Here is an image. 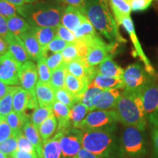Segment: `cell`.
Listing matches in <instances>:
<instances>
[{
    "label": "cell",
    "mask_w": 158,
    "mask_h": 158,
    "mask_svg": "<svg viewBox=\"0 0 158 158\" xmlns=\"http://www.w3.org/2000/svg\"><path fill=\"white\" fill-rule=\"evenodd\" d=\"M52 109L56 120H58V131L57 132H63L70 127V108L56 100L53 105Z\"/></svg>",
    "instance_id": "7402d4cb"
},
{
    "label": "cell",
    "mask_w": 158,
    "mask_h": 158,
    "mask_svg": "<svg viewBox=\"0 0 158 158\" xmlns=\"http://www.w3.org/2000/svg\"><path fill=\"white\" fill-rule=\"evenodd\" d=\"M139 92L149 122L158 121V85L152 82L141 89Z\"/></svg>",
    "instance_id": "30bf717a"
},
{
    "label": "cell",
    "mask_w": 158,
    "mask_h": 158,
    "mask_svg": "<svg viewBox=\"0 0 158 158\" xmlns=\"http://www.w3.org/2000/svg\"><path fill=\"white\" fill-rule=\"evenodd\" d=\"M73 158H78V157H76V156H75V157H73Z\"/></svg>",
    "instance_id": "be15d7a7"
},
{
    "label": "cell",
    "mask_w": 158,
    "mask_h": 158,
    "mask_svg": "<svg viewBox=\"0 0 158 158\" xmlns=\"http://www.w3.org/2000/svg\"><path fill=\"white\" fill-rule=\"evenodd\" d=\"M10 33L9 31L8 27H7V20L5 17L0 15V36L3 37L4 38H6Z\"/></svg>",
    "instance_id": "f5cc1de1"
},
{
    "label": "cell",
    "mask_w": 158,
    "mask_h": 158,
    "mask_svg": "<svg viewBox=\"0 0 158 158\" xmlns=\"http://www.w3.org/2000/svg\"><path fill=\"white\" fill-rule=\"evenodd\" d=\"M85 15L84 13L76 7L67 6L63 11L61 24L74 33L81 25Z\"/></svg>",
    "instance_id": "2e32d148"
},
{
    "label": "cell",
    "mask_w": 158,
    "mask_h": 158,
    "mask_svg": "<svg viewBox=\"0 0 158 158\" xmlns=\"http://www.w3.org/2000/svg\"><path fill=\"white\" fill-rule=\"evenodd\" d=\"M53 113L52 107H37L31 114V123L38 129L40 124Z\"/></svg>",
    "instance_id": "8d00e7d4"
},
{
    "label": "cell",
    "mask_w": 158,
    "mask_h": 158,
    "mask_svg": "<svg viewBox=\"0 0 158 158\" xmlns=\"http://www.w3.org/2000/svg\"><path fill=\"white\" fill-rule=\"evenodd\" d=\"M76 38H83V37H87L94 36L98 35L97 31L93 27V25L89 21L87 17L85 15L83 19V21L77 30L74 32Z\"/></svg>",
    "instance_id": "74e56055"
},
{
    "label": "cell",
    "mask_w": 158,
    "mask_h": 158,
    "mask_svg": "<svg viewBox=\"0 0 158 158\" xmlns=\"http://www.w3.org/2000/svg\"><path fill=\"white\" fill-rule=\"evenodd\" d=\"M5 40L8 44V51L18 62L23 64L30 59L22 40L19 36L10 32Z\"/></svg>",
    "instance_id": "ac0fdd59"
},
{
    "label": "cell",
    "mask_w": 158,
    "mask_h": 158,
    "mask_svg": "<svg viewBox=\"0 0 158 158\" xmlns=\"http://www.w3.org/2000/svg\"><path fill=\"white\" fill-rule=\"evenodd\" d=\"M69 43L56 36L45 48H43V56L46 58L49 55L60 53L68 46Z\"/></svg>",
    "instance_id": "d590c367"
},
{
    "label": "cell",
    "mask_w": 158,
    "mask_h": 158,
    "mask_svg": "<svg viewBox=\"0 0 158 158\" xmlns=\"http://www.w3.org/2000/svg\"><path fill=\"white\" fill-rule=\"evenodd\" d=\"M75 43H76L77 51H78V58L79 59L86 58V56H87L89 53V48L87 46V45L78 39H76Z\"/></svg>",
    "instance_id": "f907efd6"
},
{
    "label": "cell",
    "mask_w": 158,
    "mask_h": 158,
    "mask_svg": "<svg viewBox=\"0 0 158 158\" xmlns=\"http://www.w3.org/2000/svg\"><path fill=\"white\" fill-rule=\"evenodd\" d=\"M0 158H8V156L0 152Z\"/></svg>",
    "instance_id": "91938a15"
},
{
    "label": "cell",
    "mask_w": 158,
    "mask_h": 158,
    "mask_svg": "<svg viewBox=\"0 0 158 158\" xmlns=\"http://www.w3.org/2000/svg\"><path fill=\"white\" fill-rule=\"evenodd\" d=\"M57 120L54 113L51 114L38 128V132L40 135L43 142H45L50 139V138L54 135L57 130Z\"/></svg>",
    "instance_id": "1f68e13d"
},
{
    "label": "cell",
    "mask_w": 158,
    "mask_h": 158,
    "mask_svg": "<svg viewBox=\"0 0 158 158\" xmlns=\"http://www.w3.org/2000/svg\"><path fill=\"white\" fill-rule=\"evenodd\" d=\"M35 92L37 102L40 107H52L56 98L55 90L50 84L37 81Z\"/></svg>",
    "instance_id": "e0dca14e"
},
{
    "label": "cell",
    "mask_w": 158,
    "mask_h": 158,
    "mask_svg": "<svg viewBox=\"0 0 158 158\" xmlns=\"http://www.w3.org/2000/svg\"><path fill=\"white\" fill-rule=\"evenodd\" d=\"M20 84L23 89L29 92H35V86L38 80L37 67L32 60L23 63L19 70Z\"/></svg>",
    "instance_id": "8fae6325"
},
{
    "label": "cell",
    "mask_w": 158,
    "mask_h": 158,
    "mask_svg": "<svg viewBox=\"0 0 158 158\" xmlns=\"http://www.w3.org/2000/svg\"><path fill=\"white\" fill-rule=\"evenodd\" d=\"M92 84L102 90L110 89H124V83L122 78L116 77H108L96 74L93 80L92 81Z\"/></svg>",
    "instance_id": "484cf974"
},
{
    "label": "cell",
    "mask_w": 158,
    "mask_h": 158,
    "mask_svg": "<svg viewBox=\"0 0 158 158\" xmlns=\"http://www.w3.org/2000/svg\"><path fill=\"white\" fill-rule=\"evenodd\" d=\"M37 72H38V81H40L44 84H50L51 71L48 68V65L46 64L45 58L40 59L37 62Z\"/></svg>",
    "instance_id": "ab89813d"
},
{
    "label": "cell",
    "mask_w": 158,
    "mask_h": 158,
    "mask_svg": "<svg viewBox=\"0 0 158 158\" xmlns=\"http://www.w3.org/2000/svg\"><path fill=\"white\" fill-rule=\"evenodd\" d=\"M124 90L140 91L152 81L149 73L138 63L130 64L124 70Z\"/></svg>",
    "instance_id": "52a82bcc"
},
{
    "label": "cell",
    "mask_w": 158,
    "mask_h": 158,
    "mask_svg": "<svg viewBox=\"0 0 158 158\" xmlns=\"http://www.w3.org/2000/svg\"><path fill=\"white\" fill-rule=\"evenodd\" d=\"M18 149L28 153L37 154L35 147H33L32 144L29 142L27 137L24 135H23V134H21L18 138Z\"/></svg>",
    "instance_id": "bcb514c9"
},
{
    "label": "cell",
    "mask_w": 158,
    "mask_h": 158,
    "mask_svg": "<svg viewBox=\"0 0 158 158\" xmlns=\"http://www.w3.org/2000/svg\"><path fill=\"white\" fill-rule=\"evenodd\" d=\"M61 53H62V55L63 63L64 64H68V63L72 62V61L79 59L78 51H77L76 45L75 42L69 43L68 46Z\"/></svg>",
    "instance_id": "b9f144b4"
},
{
    "label": "cell",
    "mask_w": 158,
    "mask_h": 158,
    "mask_svg": "<svg viewBox=\"0 0 158 158\" xmlns=\"http://www.w3.org/2000/svg\"><path fill=\"white\" fill-rule=\"evenodd\" d=\"M82 148L101 158L122 157L120 142L116 137L114 130H84Z\"/></svg>",
    "instance_id": "277c9868"
},
{
    "label": "cell",
    "mask_w": 158,
    "mask_h": 158,
    "mask_svg": "<svg viewBox=\"0 0 158 158\" xmlns=\"http://www.w3.org/2000/svg\"><path fill=\"white\" fill-rule=\"evenodd\" d=\"M18 13L31 27H54L61 23L64 8L60 0H38L17 7Z\"/></svg>",
    "instance_id": "6da1fadb"
},
{
    "label": "cell",
    "mask_w": 158,
    "mask_h": 158,
    "mask_svg": "<svg viewBox=\"0 0 158 158\" xmlns=\"http://www.w3.org/2000/svg\"><path fill=\"white\" fill-rule=\"evenodd\" d=\"M18 149V138L12 135L5 141L0 143V152L10 156Z\"/></svg>",
    "instance_id": "60d3db41"
},
{
    "label": "cell",
    "mask_w": 158,
    "mask_h": 158,
    "mask_svg": "<svg viewBox=\"0 0 158 158\" xmlns=\"http://www.w3.org/2000/svg\"><path fill=\"white\" fill-rule=\"evenodd\" d=\"M62 3L68 5V6H72L81 10L84 13V7L86 4V0H60Z\"/></svg>",
    "instance_id": "816d5d0a"
},
{
    "label": "cell",
    "mask_w": 158,
    "mask_h": 158,
    "mask_svg": "<svg viewBox=\"0 0 158 158\" xmlns=\"http://www.w3.org/2000/svg\"><path fill=\"white\" fill-rule=\"evenodd\" d=\"M76 157L78 158H101L95 155L94 154L87 151V150L84 149V148H81V149L79 150Z\"/></svg>",
    "instance_id": "11a10c76"
},
{
    "label": "cell",
    "mask_w": 158,
    "mask_h": 158,
    "mask_svg": "<svg viewBox=\"0 0 158 158\" xmlns=\"http://www.w3.org/2000/svg\"><path fill=\"white\" fill-rule=\"evenodd\" d=\"M31 29L42 48H45L56 36V28H54V27H31Z\"/></svg>",
    "instance_id": "83f0119b"
},
{
    "label": "cell",
    "mask_w": 158,
    "mask_h": 158,
    "mask_svg": "<svg viewBox=\"0 0 158 158\" xmlns=\"http://www.w3.org/2000/svg\"><path fill=\"white\" fill-rule=\"evenodd\" d=\"M56 36L69 43L76 42L77 39L73 31L69 30L68 28H66L61 23L56 27Z\"/></svg>",
    "instance_id": "ee69618b"
},
{
    "label": "cell",
    "mask_w": 158,
    "mask_h": 158,
    "mask_svg": "<svg viewBox=\"0 0 158 158\" xmlns=\"http://www.w3.org/2000/svg\"><path fill=\"white\" fill-rule=\"evenodd\" d=\"M121 93L118 89L102 90L97 100L94 110H113Z\"/></svg>",
    "instance_id": "d6986e66"
},
{
    "label": "cell",
    "mask_w": 158,
    "mask_h": 158,
    "mask_svg": "<svg viewBox=\"0 0 158 158\" xmlns=\"http://www.w3.org/2000/svg\"><path fill=\"white\" fill-rule=\"evenodd\" d=\"M152 141L156 157L158 158V121L151 122Z\"/></svg>",
    "instance_id": "681fc988"
},
{
    "label": "cell",
    "mask_w": 158,
    "mask_h": 158,
    "mask_svg": "<svg viewBox=\"0 0 158 158\" xmlns=\"http://www.w3.org/2000/svg\"><path fill=\"white\" fill-rule=\"evenodd\" d=\"M102 89L94 86L92 83L89 84L88 88L85 91L84 93L81 97L79 102H81L83 104L87 107L89 110H93L94 109L96 101L98 98L101 94Z\"/></svg>",
    "instance_id": "d6a6232c"
},
{
    "label": "cell",
    "mask_w": 158,
    "mask_h": 158,
    "mask_svg": "<svg viewBox=\"0 0 158 158\" xmlns=\"http://www.w3.org/2000/svg\"><path fill=\"white\" fill-rule=\"evenodd\" d=\"M23 135L27 137L29 142L32 144L36 151L37 155L38 158H42V149L43 143L42 139L40 135L38 129L33 125L31 121L28 120L26 122L23 127Z\"/></svg>",
    "instance_id": "cb8c5ba5"
},
{
    "label": "cell",
    "mask_w": 158,
    "mask_h": 158,
    "mask_svg": "<svg viewBox=\"0 0 158 158\" xmlns=\"http://www.w3.org/2000/svg\"><path fill=\"white\" fill-rule=\"evenodd\" d=\"M12 88V86H10L8 85L5 84V83L0 81V99L2 98L7 92H9L10 89Z\"/></svg>",
    "instance_id": "6f0895ef"
},
{
    "label": "cell",
    "mask_w": 158,
    "mask_h": 158,
    "mask_svg": "<svg viewBox=\"0 0 158 158\" xmlns=\"http://www.w3.org/2000/svg\"><path fill=\"white\" fill-rule=\"evenodd\" d=\"M114 110L118 122L125 127L133 126L144 131L147 118L139 91L124 90Z\"/></svg>",
    "instance_id": "3957f363"
},
{
    "label": "cell",
    "mask_w": 158,
    "mask_h": 158,
    "mask_svg": "<svg viewBox=\"0 0 158 158\" xmlns=\"http://www.w3.org/2000/svg\"><path fill=\"white\" fill-rule=\"evenodd\" d=\"M19 37L22 40L29 59L37 62L40 59L43 58V48L31 31V27L27 31L21 33Z\"/></svg>",
    "instance_id": "9a60e30c"
},
{
    "label": "cell",
    "mask_w": 158,
    "mask_h": 158,
    "mask_svg": "<svg viewBox=\"0 0 158 158\" xmlns=\"http://www.w3.org/2000/svg\"><path fill=\"white\" fill-rule=\"evenodd\" d=\"M118 122L114 110H90L81 122L79 129L81 130L108 129L115 130Z\"/></svg>",
    "instance_id": "8992f818"
},
{
    "label": "cell",
    "mask_w": 158,
    "mask_h": 158,
    "mask_svg": "<svg viewBox=\"0 0 158 158\" xmlns=\"http://www.w3.org/2000/svg\"><path fill=\"white\" fill-rule=\"evenodd\" d=\"M62 132H57L52 138L43 142L42 158H60L62 149L60 147V138Z\"/></svg>",
    "instance_id": "603a6c76"
},
{
    "label": "cell",
    "mask_w": 158,
    "mask_h": 158,
    "mask_svg": "<svg viewBox=\"0 0 158 158\" xmlns=\"http://www.w3.org/2000/svg\"><path fill=\"white\" fill-rule=\"evenodd\" d=\"M84 14L98 31L110 43H125L120 35L118 24L110 13L108 0H86Z\"/></svg>",
    "instance_id": "7a4b0ae2"
},
{
    "label": "cell",
    "mask_w": 158,
    "mask_h": 158,
    "mask_svg": "<svg viewBox=\"0 0 158 158\" xmlns=\"http://www.w3.org/2000/svg\"><path fill=\"white\" fill-rule=\"evenodd\" d=\"M89 84V82L87 79L79 78L68 73H67L64 88L74 97H76L78 102L81 97L88 88Z\"/></svg>",
    "instance_id": "44dd1931"
},
{
    "label": "cell",
    "mask_w": 158,
    "mask_h": 158,
    "mask_svg": "<svg viewBox=\"0 0 158 158\" xmlns=\"http://www.w3.org/2000/svg\"><path fill=\"white\" fill-rule=\"evenodd\" d=\"M38 1V0H25L26 3H31V2H35Z\"/></svg>",
    "instance_id": "94428289"
},
{
    "label": "cell",
    "mask_w": 158,
    "mask_h": 158,
    "mask_svg": "<svg viewBox=\"0 0 158 158\" xmlns=\"http://www.w3.org/2000/svg\"><path fill=\"white\" fill-rule=\"evenodd\" d=\"M8 51V44L3 37L0 36V56L4 55Z\"/></svg>",
    "instance_id": "9f6ffc18"
},
{
    "label": "cell",
    "mask_w": 158,
    "mask_h": 158,
    "mask_svg": "<svg viewBox=\"0 0 158 158\" xmlns=\"http://www.w3.org/2000/svg\"><path fill=\"white\" fill-rule=\"evenodd\" d=\"M68 73L79 78L87 79L89 84L96 76V67H90L84 59H77L76 60L64 64Z\"/></svg>",
    "instance_id": "4fadbf2b"
},
{
    "label": "cell",
    "mask_w": 158,
    "mask_h": 158,
    "mask_svg": "<svg viewBox=\"0 0 158 158\" xmlns=\"http://www.w3.org/2000/svg\"><path fill=\"white\" fill-rule=\"evenodd\" d=\"M19 86H12L10 91L0 99V118H5L13 110V99L15 92Z\"/></svg>",
    "instance_id": "e575fe53"
},
{
    "label": "cell",
    "mask_w": 158,
    "mask_h": 158,
    "mask_svg": "<svg viewBox=\"0 0 158 158\" xmlns=\"http://www.w3.org/2000/svg\"><path fill=\"white\" fill-rule=\"evenodd\" d=\"M153 0H131V11H143L149 8Z\"/></svg>",
    "instance_id": "c3c4849f"
},
{
    "label": "cell",
    "mask_w": 158,
    "mask_h": 158,
    "mask_svg": "<svg viewBox=\"0 0 158 158\" xmlns=\"http://www.w3.org/2000/svg\"><path fill=\"white\" fill-rule=\"evenodd\" d=\"M8 158H15V157H12V156H10Z\"/></svg>",
    "instance_id": "6125c7cd"
},
{
    "label": "cell",
    "mask_w": 158,
    "mask_h": 158,
    "mask_svg": "<svg viewBox=\"0 0 158 158\" xmlns=\"http://www.w3.org/2000/svg\"><path fill=\"white\" fill-rule=\"evenodd\" d=\"M13 135V130L5 118H0V143L6 141Z\"/></svg>",
    "instance_id": "7dc6e473"
},
{
    "label": "cell",
    "mask_w": 158,
    "mask_h": 158,
    "mask_svg": "<svg viewBox=\"0 0 158 158\" xmlns=\"http://www.w3.org/2000/svg\"><path fill=\"white\" fill-rule=\"evenodd\" d=\"M6 121L13 130V135L19 138L21 134H23V127L26 122L28 121V116L19 114L16 112L12 111L5 117Z\"/></svg>",
    "instance_id": "f1b7e54d"
},
{
    "label": "cell",
    "mask_w": 158,
    "mask_h": 158,
    "mask_svg": "<svg viewBox=\"0 0 158 158\" xmlns=\"http://www.w3.org/2000/svg\"><path fill=\"white\" fill-rule=\"evenodd\" d=\"M45 60L51 72L56 70L57 68L60 67L63 64L62 55L61 52L49 55L48 56L45 58Z\"/></svg>",
    "instance_id": "f6af8a7d"
},
{
    "label": "cell",
    "mask_w": 158,
    "mask_h": 158,
    "mask_svg": "<svg viewBox=\"0 0 158 158\" xmlns=\"http://www.w3.org/2000/svg\"><path fill=\"white\" fill-rule=\"evenodd\" d=\"M82 130L75 127H69L62 132L60 147L63 157H75L78 154L82 148Z\"/></svg>",
    "instance_id": "9c48e42d"
},
{
    "label": "cell",
    "mask_w": 158,
    "mask_h": 158,
    "mask_svg": "<svg viewBox=\"0 0 158 158\" xmlns=\"http://www.w3.org/2000/svg\"><path fill=\"white\" fill-rule=\"evenodd\" d=\"M10 156L15 158H38L37 154L28 153L19 149H17L16 151L14 152Z\"/></svg>",
    "instance_id": "db71d44e"
},
{
    "label": "cell",
    "mask_w": 158,
    "mask_h": 158,
    "mask_svg": "<svg viewBox=\"0 0 158 158\" xmlns=\"http://www.w3.org/2000/svg\"><path fill=\"white\" fill-rule=\"evenodd\" d=\"M118 43H107L99 45L89 48L85 60L90 67H97L109 54L115 51Z\"/></svg>",
    "instance_id": "5bb4252c"
},
{
    "label": "cell",
    "mask_w": 158,
    "mask_h": 158,
    "mask_svg": "<svg viewBox=\"0 0 158 158\" xmlns=\"http://www.w3.org/2000/svg\"><path fill=\"white\" fill-rule=\"evenodd\" d=\"M67 73L68 71L64 63L56 70L51 72L50 85L54 88V90L64 88Z\"/></svg>",
    "instance_id": "836d02e7"
},
{
    "label": "cell",
    "mask_w": 158,
    "mask_h": 158,
    "mask_svg": "<svg viewBox=\"0 0 158 158\" xmlns=\"http://www.w3.org/2000/svg\"><path fill=\"white\" fill-rule=\"evenodd\" d=\"M121 25L123 26L124 29L127 31V32L130 35V39H131V41L132 43H133V46L135 50V56H138L141 59V60L143 61L144 64H145L146 70H147L149 73L152 75L154 73V69L151 64H150L149 59H148L147 56L144 54L143 49L141 48V43H140L137 35H136L135 27H134L133 22V21H132L130 15H127V16L124 18L122 21Z\"/></svg>",
    "instance_id": "7c38bea8"
},
{
    "label": "cell",
    "mask_w": 158,
    "mask_h": 158,
    "mask_svg": "<svg viewBox=\"0 0 158 158\" xmlns=\"http://www.w3.org/2000/svg\"><path fill=\"white\" fill-rule=\"evenodd\" d=\"M18 14L16 6L8 2L6 0H0V15L5 19Z\"/></svg>",
    "instance_id": "7bdbcfd3"
},
{
    "label": "cell",
    "mask_w": 158,
    "mask_h": 158,
    "mask_svg": "<svg viewBox=\"0 0 158 158\" xmlns=\"http://www.w3.org/2000/svg\"><path fill=\"white\" fill-rule=\"evenodd\" d=\"M6 1L13 4V5L16 6V7H21L26 3L25 0H6Z\"/></svg>",
    "instance_id": "680465c9"
},
{
    "label": "cell",
    "mask_w": 158,
    "mask_h": 158,
    "mask_svg": "<svg viewBox=\"0 0 158 158\" xmlns=\"http://www.w3.org/2000/svg\"><path fill=\"white\" fill-rule=\"evenodd\" d=\"M55 98L56 101L62 102L70 108H72L77 102H78L76 97L73 95L65 88L55 90Z\"/></svg>",
    "instance_id": "f35d334b"
},
{
    "label": "cell",
    "mask_w": 158,
    "mask_h": 158,
    "mask_svg": "<svg viewBox=\"0 0 158 158\" xmlns=\"http://www.w3.org/2000/svg\"><path fill=\"white\" fill-rule=\"evenodd\" d=\"M22 64L12 56L9 51L0 56V81L7 85L20 84L19 70Z\"/></svg>",
    "instance_id": "ba28073f"
},
{
    "label": "cell",
    "mask_w": 158,
    "mask_h": 158,
    "mask_svg": "<svg viewBox=\"0 0 158 158\" xmlns=\"http://www.w3.org/2000/svg\"><path fill=\"white\" fill-rule=\"evenodd\" d=\"M143 132L133 126L125 127L120 141L121 157H143L146 154V142Z\"/></svg>",
    "instance_id": "5b68a950"
},
{
    "label": "cell",
    "mask_w": 158,
    "mask_h": 158,
    "mask_svg": "<svg viewBox=\"0 0 158 158\" xmlns=\"http://www.w3.org/2000/svg\"><path fill=\"white\" fill-rule=\"evenodd\" d=\"M109 4L116 22L118 25H121L124 18L130 15L131 0H110Z\"/></svg>",
    "instance_id": "d4e9b609"
},
{
    "label": "cell",
    "mask_w": 158,
    "mask_h": 158,
    "mask_svg": "<svg viewBox=\"0 0 158 158\" xmlns=\"http://www.w3.org/2000/svg\"><path fill=\"white\" fill-rule=\"evenodd\" d=\"M89 111V109L81 102H77L70 108V122L73 127L79 129L81 124Z\"/></svg>",
    "instance_id": "f546056e"
},
{
    "label": "cell",
    "mask_w": 158,
    "mask_h": 158,
    "mask_svg": "<svg viewBox=\"0 0 158 158\" xmlns=\"http://www.w3.org/2000/svg\"><path fill=\"white\" fill-rule=\"evenodd\" d=\"M6 20H7L9 31L12 34L16 35V36L19 37L21 33L27 31L31 27L30 24L27 22V20L18 14L7 18Z\"/></svg>",
    "instance_id": "4dcf8cb0"
},
{
    "label": "cell",
    "mask_w": 158,
    "mask_h": 158,
    "mask_svg": "<svg viewBox=\"0 0 158 158\" xmlns=\"http://www.w3.org/2000/svg\"><path fill=\"white\" fill-rule=\"evenodd\" d=\"M96 72L97 74L102 76L122 78L124 70L114 62L113 54H109L98 66L96 67Z\"/></svg>",
    "instance_id": "ffe728a7"
},
{
    "label": "cell",
    "mask_w": 158,
    "mask_h": 158,
    "mask_svg": "<svg viewBox=\"0 0 158 158\" xmlns=\"http://www.w3.org/2000/svg\"><path fill=\"white\" fill-rule=\"evenodd\" d=\"M29 92L24 89L19 87L15 91L13 99V110L19 114L26 115L28 108ZM29 117V116H28Z\"/></svg>",
    "instance_id": "4316f807"
}]
</instances>
